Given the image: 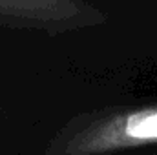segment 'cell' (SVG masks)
<instances>
[{
	"instance_id": "cell-1",
	"label": "cell",
	"mask_w": 157,
	"mask_h": 155,
	"mask_svg": "<svg viewBox=\"0 0 157 155\" xmlns=\"http://www.w3.org/2000/svg\"><path fill=\"white\" fill-rule=\"evenodd\" d=\"M157 146V102L110 106L73 119L51 155H119Z\"/></svg>"
}]
</instances>
